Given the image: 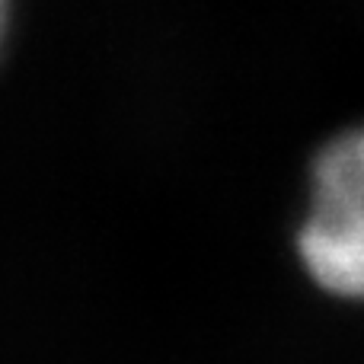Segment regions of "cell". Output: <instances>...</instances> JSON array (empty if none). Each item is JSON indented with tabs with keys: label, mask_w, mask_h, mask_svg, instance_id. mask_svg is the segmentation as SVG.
I'll use <instances>...</instances> for the list:
<instances>
[{
	"label": "cell",
	"mask_w": 364,
	"mask_h": 364,
	"mask_svg": "<svg viewBox=\"0 0 364 364\" xmlns=\"http://www.w3.org/2000/svg\"><path fill=\"white\" fill-rule=\"evenodd\" d=\"M301 259L320 288L364 297V211L314 208L301 230Z\"/></svg>",
	"instance_id": "6da1fadb"
},
{
	"label": "cell",
	"mask_w": 364,
	"mask_h": 364,
	"mask_svg": "<svg viewBox=\"0 0 364 364\" xmlns=\"http://www.w3.org/2000/svg\"><path fill=\"white\" fill-rule=\"evenodd\" d=\"M314 208L364 211V128L336 138L314 170Z\"/></svg>",
	"instance_id": "7a4b0ae2"
},
{
	"label": "cell",
	"mask_w": 364,
	"mask_h": 364,
	"mask_svg": "<svg viewBox=\"0 0 364 364\" xmlns=\"http://www.w3.org/2000/svg\"><path fill=\"white\" fill-rule=\"evenodd\" d=\"M4 29H6V0H0V42H4Z\"/></svg>",
	"instance_id": "3957f363"
}]
</instances>
